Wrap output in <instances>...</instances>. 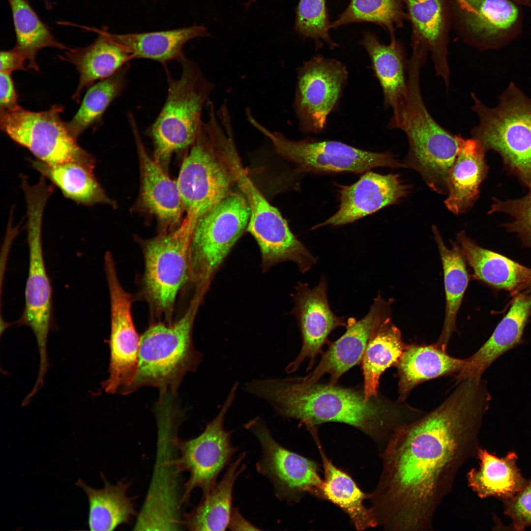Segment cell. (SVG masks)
<instances>
[{"label":"cell","instance_id":"cell-27","mask_svg":"<svg viewBox=\"0 0 531 531\" xmlns=\"http://www.w3.org/2000/svg\"><path fill=\"white\" fill-rule=\"evenodd\" d=\"M466 360L449 356L436 344L407 345L395 366L399 378L398 402L404 401L414 387L424 382L458 373Z\"/></svg>","mask_w":531,"mask_h":531},{"label":"cell","instance_id":"cell-47","mask_svg":"<svg viewBox=\"0 0 531 531\" xmlns=\"http://www.w3.org/2000/svg\"><path fill=\"white\" fill-rule=\"evenodd\" d=\"M228 527L231 530H259L240 514L238 509H233Z\"/></svg>","mask_w":531,"mask_h":531},{"label":"cell","instance_id":"cell-10","mask_svg":"<svg viewBox=\"0 0 531 531\" xmlns=\"http://www.w3.org/2000/svg\"><path fill=\"white\" fill-rule=\"evenodd\" d=\"M61 106L32 112L19 106L0 111L1 129L13 141L27 148L38 161L50 165L71 161L94 166L90 155L82 148L61 118Z\"/></svg>","mask_w":531,"mask_h":531},{"label":"cell","instance_id":"cell-12","mask_svg":"<svg viewBox=\"0 0 531 531\" xmlns=\"http://www.w3.org/2000/svg\"><path fill=\"white\" fill-rule=\"evenodd\" d=\"M195 225L185 218L177 229L144 245V292L154 310L168 318L178 292L190 278V246Z\"/></svg>","mask_w":531,"mask_h":531},{"label":"cell","instance_id":"cell-6","mask_svg":"<svg viewBox=\"0 0 531 531\" xmlns=\"http://www.w3.org/2000/svg\"><path fill=\"white\" fill-rule=\"evenodd\" d=\"M472 110L478 123L471 130L486 151L502 157L506 167L531 188V99L513 82L499 96L494 108L485 105L474 93Z\"/></svg>","mask_w":531,"mask_h":531},{"label":"cell","instance_id":"cell-42","mask_svg":"<svg viewBox=\"0 0 531 531\" xmlns=\"http://www.w3.org/2000/svg\"><path fill=\"white\" fill-rule=\"evenodd\" d=\"M295 27L304 36L317 41L323 40L331 48L337 46L328 33L331 24L328 19L325 0H300Z\"/></svg>","mask_w":531,"mask_h":531},{"label":"cell","instance_id":"cell-30","mask_svg":"<svg viewBox=\"0 0 531 531\" xmlns=\"http://www.w3.org/2000/svg\"><path fill=\"white\" fill-rule=\"evenodd\" d=\"M101 475L104 482L102 489L92 488L80 479L75 484L85 491L88 498L89 530L113 531L121 525L129 523L136 511L133 500L127 493L129 482L121 480L112 484L102 473Z\"/></svg>","mask_w":531,"mask_h":531},{"label":"cell","instance_id":"cell-20","mask_svg":"<svg viewBox=\"0 0 531 531\" xmlns=\"http://www.w3.org/2000/svg\"><path fill=\"white\" fill-rule=\"evenodd\" d=\"M338 211L313 228L353 223L387 206L398 203L407 196L410 186L397 174L381 175L367 171L355 183L340 186Z\"/></svg>","mask_w":531,"mask_h":531},{"label":"cell","instance_id":"cell-34","mask_svg":"<svg viewBox=\"0 0 531 531\" xmlns=\"http://www.w3.org/2000/svg\"><path fill=\"white\" fill-rule=\"evenodd\" d=\"M432 232L442 262L445 293L444 324L440 336L435 344L442 350L446 351L450 336L456 330L457 316L469 278L466 262L458 242L451 241V247L448 248L435 226H432Z\"/></svg>","mask_w":531,"mask_h":531},{"label":"cell","instance_id":"cell-13","mask_svg":"<svg viewBox=\"0 0 531 531\" xmlns=\"http://www.w3.org/2000/svg\"><path fill=\"white\" fill-rule=\"evenodd\" d=\"M27 205V240L29 262L25 306L18 325L30 328L38 345L39 359H48L47 344L52 320V289L46 271L42 244V220L49 195L40 190L25 195Z\"/></svg>","mask_w":531,"mask_h":531},{"label":"cell","instance_id":"cell-33","mask_svg":"<svg viewBox=\"0 0 531 531\" xmlns=\"http://www.w3.org/2000/svg\"><path fill=\"white\" fill-rule=\"evenodd\" d=\"M407 347L400 330L391 317L383 321L373 332L361 360L364 398L368 401L378 397L381 375L389 367L395 366Z\"/></svg>","mask_w":531,"mask_h":531},{"label":"cell","instance_id":"cell-11","mask_svg":"<svg viewBox=\"0 0 531 531\" xmlns=\"http://www.w3.org/2000/svg\"><path fill=\"white\" fill-rule=\"evenodd\" d=\"M177 183L185 217L196 223L232 191L235 178L203 121L182 164Z\"/></svg>","mask_w":531,"mask_h":531},{"label":"cell","instance_id":"cell-14","mask_svg":"<svg viewBox=\"0 0 531 531\" xmlns=\"http://www.w3.org/2000/svg\"><path fill=\"white\" fill-rule=\"evenodd\" d=\"M238 383L232 387L216 416L198 436L177 442V463L179 472H187L181 504L187 502L196 488L207 494L216 484L219 473L237 451L231 443L232 432L224 428L227 412L235 400Z\"/></svg>","mask_w":531,"mask_h":531},{"label":"cell","instance_id":"cell-45","mask_svg":"<svg viewBox=\"0 0 531 531\" xmlns=\"http://www.w3.org/2000/svg\"><path fill=\"white\" fill-rule=\"evenodd\" d=\"M0 110H9L19 106L17 95L11 74L0 73Z\"/></svg>","mask_w":531,"mask_h":531},{"label":"cell","instance_id":"cell-18","mask_svg":"<svg viewBox=\"0 0 531 531\" xmlns=\"http://www.w3.org/2000/svg\"><path fill=\"white\" fill-rule=\"evenodd\" d=\"M392 303V299L385 300L379 295L363 318L358 321L349 318L345 333L331 344L309 374L303 377H294L296 383L301 386L307 387L329 374L328 384L336 385L342 375L361 361L372 333L383 321L391 317Z\"/></svg>","mask_w":531,"mask_h":531},{"label":"cell","instance_id":"cell-4","mask_svg":"<svg viewBox=\"0 0 531 531\" xmlns=\"http://www.w3.org/2000/svg\"><path fill=\"white\" fill-rule=\"evenodd\" d=\"M204 294L196 291L184 314L176 322L150 325L140 338L138 367L130 393L144 386L160 395H175L184 376L195 371L202 359L194 348L192 329Z\"/></svg>","mask_w":531,"mask_h":531},{"label":"cell","instance_id":"cell-40","mask_svg":"<svg viewBox=\"0 0 531 531\" xmlns=\"http://www.w3.org/2000/svg\"><path fill=\"white\" fill-rule=\"evenodd\" d=\"M470 10L465 21L479 41L489 42L500 37L515 22L518 12L508 0H465Z\"/></svg>","mask_w":531,"mask_h":531},{"label":"cell","instance_id":"cell-35","mask_svg":"<svg viewBox=\"0 0 531 531\" xmlns=\"http://www.w3.org/2000/svg\"><path fill=\"white\" fill-rule=\"evenodd\" d=\"M361 44L371 59L382 88L384 106L392 109L407 91L408 62L403 50L394 38L385 45L369 32L364 35Z\"/></svg>","mask_w":531,"mask_h":531},{"label":"cell","instance_id":"cell-7","mask_svg":"<svg viewBox=\"0 0 531 531\" xmlns=\"http://www.w3.org/2000/svg\"><path fill=\"white\" fill-rule=\"evenodd\" d=\"M219 148L249 206L250 215L246 230L259 246L263 270L285 262L296 264L302 273L309 270L317 259L293 234L280 212L252 181L240 160L234 137L222 139Z\"/></svg>","mask_w":531,"mask_h":531},{"label":"cell","instance_id":"cell-16","mask_svg":"<svg viewBox=\"0 0 531 531\" xmlns=\"http://www.w3.org/2000/svg\"><path fill=\"white\" fill-rule=\"evenodd\" d=\"M111 308L109 376L102 384L110 394L130 393L137 372L140 338L131 314V298L122 287L114 260L104 262Z\"/></svg>","mask_w":531,"mask_h":531},{"label":"cell","instance_id":"cell-41","mask_svg":"<svg viewBox=\"0 0 531 531\" xmlns=\"http://www.w3.org/2000/svg\"><path fill=\"white\" fill-rule=\"evenodd\" d=\"M400 16L397 0H351L346 10L331 24V28L368 22L390 29Z\"/></svg>","mask_w":531,"mask_h":531},{"label":"cell","instance_id":"cell-2","mask_svg":"<svg viewBox=\"0 0 531 531\" xmlns=\"http://www.w3.org/2000/svg\"><path fill=\"white\" fill-rule=\"evenodd\" d=\"M243 390L264 400L278 416L296 419L310 430L326 422L352 426L374 440L381 450L410 420L389 402L379 397L366 401L363 391L336 385L303 387L293 377L268 378L251 380Z\"/></svg>","mask_w":531,"mask_h":531},{"label":"cell","instance_id":"cell-28","mask_svg":"<svg viewBox=\"0 0 531 531\" xmlns=\"http://www.w3.org/2000/svg\"><path fill=\"white\" fill-rule=\"evenodd\" d=\"M477 458L479 467L471 469L466 476L469 487L479 498L494 497L504 500L525 485L527 480L517 466L515 452L500 458L480 447Z\"/></svg>","mask_w":531,"mask_h":531},{"label":"cell","instance_id":"cell-31","mask_svg":"<svg viewBox=\"0 0 531 531\" xmlns=\"http://www.w3.org/2000/svg\"><path fill=\"white\" fill-rule=\"evenodd\" d=\"M245 453L229 467L222 479L206 494L192 510L184 515L183 525L191 531H224L232 512L233 490L236 479L244 470L241 464Z\"/></svg>","mask_w":531,"mask_h":531},{"label":"cell","instance_id":"cell-49","mask_svg":"<svg viewBox=\"0 0 531 531\" xmlns=\"http://www.w3.org/2000/svg\"><path fill=\"white\" fill-rule=\"evenodd\" d=\"M44 2L45 3V4L46 7H47L48 8H49L51 7V4L48 2V0H44Z\"/></svg>","mask_w":531,"mask_h":531},{"label":"cell","instance_id":"cell-32","mask_svg":"<svg viewBox=\"0 0 531 531\" xmlns=\"http://www.w3.org/2000/svg\"><path fill=\"white\" fill-rule=\"evenodd\" d=\"M207 35L206 28L201 26L146 33L110 32L112 39L123 47L132 59H149L164 65L169 61L177 60L184 54L182 48L187 42Z\"/></svg>","mask_w":531,"mask_h":531},{"label":"cell","instance_id":"cell-21","mask_svg":"<svg viewBox=\"0 0 531 531\" xmlns=\"http://www.w3.org/2000/svg\"><path fill=\"white\" fill-rule=\"evenodd\" d=\"M155 470L141 510L148 520L158 524L173 522L180 517L181 497L179 496L177 441L173 437H158Z\"/></svg>","mask_w":531,"mask_h":531},{"label":"cell","instance_id":"cell-46","mask_svg":"<svg viewBox=\"0 0 531 531\" xmlns=\"http://www.w3.org/2000/svg\"><path fill=\"white\" fill-rule=\"evenodd\" d=\"M25 59L12 49L0 54V72L11 74L13 71L25 70Z\"/></svg>","mask_w":531,"mask_h":531},{"label":"cell","instance_id":"cell-25","mask_svg":"<svg viewBox=\"0 0 531 531\" xmlns=\"http://www.w3.org/2000/svg\"><path fill=\"white\" fill-rule=\"evenodd\" d=\"M531 314V293L514 296L511 306L491 336L466 363L456 376L457 383L467 378L480 379L485 370L499 356L517 345Z\"/></svg>","mask_w":531,"mask_h":531},{"label":"cell","instance_id":"cell-19","mask_svg":"<svg viewBox=\"0 0 531 531\" xmlns=\"http://www.w3.org/2000/svg\"><path fill=\"white\" fill-rule=\"evenodd\" d=\"M327 285L325 277L322 276L313 288L301 282L295 287L293 312L300 330L302 346L296 357L286 367L287 373L296 371L307 359L309 362L306 371L311 369L317 355L322 353L323 346L329 334L336 328L347 325L344 318L336 316L330 308Z\"/></svg>","mask_w":531,"mask_h":531},{"label":"cell","instance_id":"cell-29","mask_svg":"<svg viewBox=\"0 0 531 531\" xmlns=\"http://www.w3.org/2000/svg\"><path fill=\"white\" fill-rule=\"evenodd\" d=\"M315 441L324 470L321 498L340 507L357 530L364 531L378 526L372 508L364 504V500L369 495L361 490L349 474L333 464L326 456L317 438Z\"/></svg>","mask_w":531,"mask_h":531},{"label":"cell","instance_id":"cell-48","mask_svg":"<svg viewBox=\"0 0 531 531\" xmlns=\"http://www.w3.org/2000/svg\"><path fill=\"white\" fill-rule=\"evenodd\" d=\"M515 0V1H516L517 2H520L521 3L524 4L528 5V4H530V2H529L530 0Z\"/></svg>","mask_w":531,"mask_h":531},{"label":"cell","instance_id":"cell-1","mask_svg":"<svg viewBox=\"0 0 531 531\" xmlns=\"http://www.w3.org/2000/svg\"><path fill=\"white\" fill-rule=\"evenodd\" d=\"M458 384L436 409L399 427L382 451L381 474L369 497L384 530H432L435 512L461 467L477 458L478 435L490 396L474 379Z\"/></svg>","mask_w":531,"mask_h":531},{"label":"cell","instance_id":"cell-38","mask_svg":"<svg viewBox=\"0 0 531 531\" xmlns=\"http://www.w3.org/2000/svg\"><path fill=\"white\" fill-rule=\"evenodd\" d=\"M413 23L424 44L431 50L437 76L442 79L446 90L450 84V69L442 39V9L440 0H407Z\"/></svg>","mask_w":531,"mask_h":531},{"label":"cell","instance_id":"cell-17","mask_svg":"<svg viewBox=\"0 0 531 531\" xmlns=\"http://www.w3.org/2000/svg\"><path fill=\"white\" fill-rule=\"evenodd\" d=\"M297 72L294 107L300 129L320 132L338 104L348 78L347 68L338 60L318 56L304 62Z\"/></svg>","mask_w":531,"mask_h":531},{"label":"cell","instance_id":"cell-44","mask_svg":"<svg viewBox=\"0 0 531 531\" xmlns=\"http://www.w3.org/2000/svg\"><path fill=\"white\" fill-rule=\"evenodd\" d=\"M504 512L512 520L516 530H523L531 525V479L511 497L503 500Z\"/></svg>","mask_w":531,"mask_h":531},{"label":"cell","instance_id":"cell-24","mask_svg":"<svg viewBox=\"0 0 531 531\" xmlns=\"http://www.w3.org/2000/svg\"><path fill=\"white\" fill-rule=\"evenodd\" d=\"M456 239L476 279L513 296L531 285V268L479 246L464 231L457 234Z\"/></svg>","mask_w":531,"mask_h":531},{"label":"cell","instance_id":"cell-37","mask_svg":"<svg viewBox=\"0 0 531 531\" xmlns=\"http://www.w3.org/2000/svg\"><path fill=\"white\" fill-rule=\"evenodd\" d=\"M16 34L13 48L28 61V67L39 70L37 53L47 47L67 50L59 42L49 28L38 17L27 0H8Z\"/></svg>","mask_w":531,"mask_h":531},{"label":"cell","instance_id":"cell-43","mask_svg":"<svg viewBox=\"0 0 531 531\" xmlns=\"http://www.w3.org/2000/svg\"><path fill=\"white\" fill-rule=\"evenodd\" d=\"M519 199L501 201L495 199L489 213L502 212L512 217L503 225L507 231L516 233L526 246L531 248V188Z\"/></svg>","mask_w":531,"mask_h":531},{"label":"cell","instance_id":"cell-3","mask_svg":"<svg viewBox=\"0 0 531 531\" xmlns=\"http://www.w3.org/2000/svg\"><path fill=\"white\" fill-rule=\"evenodd\" d=\"M392 110L387 127L401 130L407 136L409 150L403 161L406 168L417 172L433 191L446 195L448 176L459 151L457 134L432 117L418 77L409 78L406 94Z\"/></svg>","mask_w":531,"mask_h":531},{"label":"cell","instance_id":"cell-50","mask_svg":"<svg viewBox=\"0 0 531 531\" xmlns=\"http://www.w3.org/2000/svg\"><path fill=\"white\" fill-rule=\"evenodd\" d=\"M457 2H460L461 0H456Z\"/></svg>","mask_w":531,"mask_h":531},{"label":"cell","instance_id":"cell-39","mask_svg":"<svg viewBox=\"0 0 531 531\" xmlns=\"http://www.w3.org/2000/svg\"><path fill=\"white\" fill-rule=\"evenodd\" d=\"M128 68V63L112 76L88 88L78 111L70 121L66 122L76 139L87 129L94 128L102 123L108 107L125 88Z\"/></svg>","mask_w":531,"mask_h":531},{"label":"cell","instance_id":"cell-23","mask_svg":"<svg viewBox=\"0 0 531 531\" xmlns=\"http://www.w3.org/2000/svg\"><path fill=\"white\" fill-rule=\"evenodd\" d=\"M128 118L141 163L142 202L163 224L175 226L180 222L183 208L177 182L147 152L133 115L130 114Z\"/></svg>","mask_w":531,"mask_h":531},{"label":"cell","instance_id":"cell-22","mask_svg":"<svg viewBox=\"0 0 531 531\" xmlns=\"http://www.w3.org/2000/svg\"><path fill=\"white\" fill-rule=\"evenodd\" d=\"M457 137L459 151L448 176L444 204L452 213L459 215L474 205L488 167L485 159L486 151L478 140L466 139L461 134Z\"/></svg>","mask_w":531,"mask_h":531},{"label":"cell","instance_id":"cell-26","mask_svg":"<svg viewBox=\"0 0 531 531\" xmlns=\"http://www.w3.org/2000/svg\"><path fill=\"white\" fill-rule=\"evenodd\" d=\"M98 33L90 45L67 49L60 57L73 64L79 75L77 89L72 99L80 102L82 93L98 80L106 79L119 71L132 59L130 54L114 41L106 28L93 29Z\"/></svg>","mask_w":531,"mask_h":531},{"label":"cell","instance_id":"cell-15","mask_svg":"<svg viewBox=\"0 0 531 531\" xmlns=\"http://www.w3.org/2000/svg\"><path fill=\"white\" fill-rule=\"evenodd\" d=\"M244 427L260 443L262 456L256 469L270 480L278 499L298 502L307 493L321 497L323 480L315 461L281 445L261 416L247 421Z\"/></svg>","mask_w":531,"mask_h":531},{"label":"cell","instance_id":"cell-5","mask_svg":"<svg viewBox=\"0 0 531 531\" xmlns=\"http://www.w3.org/2000/svg\"><path fill=\"white\" fill-rule=\"evenodd\" d=\"M177 79L164 65L168 82L166 101L148 129L154 148V160L163 168L174 152L191 146L203 123L202 113L215 85L206 78L198 64L183 54L177 60Z\"/></svg>","mask_w":531,"mask_h":531},{"label":"cell","instance_id":"cell-36","mask_svg":"<svg viewBox=\"0 0 531 531\" xmlns=\"http://www.w3.org/2000/svg\"><path fill=\"white\" fill-rule=\"evenodd\" d=\"M33 166L67 198L83 205L109 203L93 173V167L77 161L50 165L39 161Z\"/></svg>","mask_w":531,"mask_h":531},{"label":"cell","instance_id":"cell-9","mask_svg":"<svg viewBox=\"0 0 531 531\" xmlns=\"http://www.w3.org/2000/svg\"><path fill=\"white\" fill-rule=\"evenodd\" d=\"M248 121L271 142L276 153L296 166L298 171L315 173H364L376 167L405 168L389 152H373L335 141H294L272 131L253 116Z\"/></svg>","mask_w":531,"mask_h":531},{"label":"cell","instance_id":"cell-8","mask_svg":"<svg viewBox=\"0 0 531 531\" xmlns=\"http://www.w3.org/2000/svg\"><path fill=\"white\" fill-rule=\"evenodd\" d=\"M250 211L243 195L231 192L197 221L190 246V279L206 290L247 229Z\"/></svg>","mask_w":531,"mask_h":531}]
</instances>
